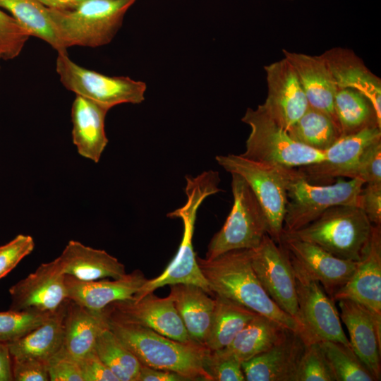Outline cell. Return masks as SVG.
Returning <instances> with one entry per match:
<instances>
[{
	"instance_id": "obj_26",
	"label": "cell",
	"mask_w": 381,
	"mask_h": 381,
	"mask_svg": "<svg viewBox=\"0 0 381 381\" xmlns=\"http://www.w3.org/2000/svg\"><path fill=\"white\" fill-rule=\"evenodd\" d=\"M56 258L64 274L80 280L118 279L126 274L124 265L117 258L104 250L85 246L77 241H68Z\"/></svg>"
},
{
	"instance_id": "obj_39",
	"label": "cell",
	"mask_w": 381,
	"mask_h": 381,
	"mask_svg": "<svg viewBox=\"0 0 381 381\" xmlns=\"http://www.w3.org/2000/svg\"><path fill=\"white\" fill-rule=\"evenodd\" d=\"M30 36L10 15L0 10V56L10 60L17 57Z\"/></svg>"
},
{
	"instance_id": "obj_9",
	"label": "cell",
	"mask_w": 381,
	"mask_h": 381,
	"mask_svg": "<svg viewBox=\"0 0 381 381\" xmlns=\"http://www.w3.org/2000/svg\"><path fill=\"white\" fill-rule=\"evenodd\" d=\"M234 202L221 229L210 241L206 259L211 260L228 251L258 248L267 234L264 212L248 183L231 174Z\"/></svg>"
},
{
	"instance_id": "obj_47",
	"label": "cell",
	"mask_w": 381,
	"mask_h": 381,
	"mask_svg": "<svg viewBox=\"0 0 381 381\" xmlns=\"http://www.w3.org/2000/svg\"><path fill=\"white\" fill-rule=\"evenodd\" d=\"M11 358L7 343L0 342V381L13 380Z\"/></svg>"
},
{
	"instance_id": "obj_15",
	"label": "cell",
	"mask_w": 381,
	"mask_h": 381,
	"mask_svg": "<svg viewBox=\"0 0 381 381\" xmlns=\"http://www.w3.org/2000/svg\"><path fill=\"white\" fill-rule=\"evenodd\" d=\"M264 68L268 91L261 105L267 114L287 131L308 109L307 98L294 68L284 58Z\"/></svg>"
},
{
	"instance_id": "obj_36",
	"label": "cell",
	"mask_w": 381,
	"mask_h": 381,
	"mask_svg": "<svg viewBox=\"0 0 381 381\" xmlns=\"http://www.w3.org/2000/svg\"><path fill=\"white\" fill-rule=\"evenodd\" d=\"M52 313L35 309L0 312V342L18 340L42 324Z\"/></svg>"
},
{
	"instance_id": "obj_49",
	"label": "cell",
	"mask_w": 381,
	"mask_h": 381,
	"mask_svg": "<svg viewBox=\"0 0 381 381\" xmlns=\"http://www.w3.org/2000/svg\"><path fill=\"white\" fill-rule=\"evenodd\" d=\"M0 59H1V56H0Z\"/></svg>"
},
{
	"instance_id": "obj_12",
	"label": "cell",
	"mask_w": 381,
	"mask_h": 381,
	"mask_svg": "<svg viewBox=\"0 0 381 381\" xmlns=\"http://www.w3.org/2000/svg\"><path fill=\"white\" fill-rule=\"evenodd\" d=\"M250 258L254 272L268 296L301 326L295 276L286 248L266 234L260 246L250 249Z\"/></svg>"
},
{
	"instance_id": "obj_27",
	"label": "cell",
	"mask_w": 381,
	"mask_h": 381,
	"mask_svg": "<svg viewBox=\"0 0 381 381\" xmlns=\"http://www.w3.org/2000/svg\"><path fill=\"white\" fill-rule=\"evenodd\" d=\"M174 305L190 337L205 346L208 334L214 298L201 287L188 284L169 285Z\"/></svg>"
},
{
	"instance_id": "obj_8",
	"label": "cell",
	"mask_w": 381,
	"mask_h": 381,
	"mask_svg": "<svg viewBox=\"0 0 381 381\" xmlns=\"http://www.w3.org/2000/svg\"><path fill=\"white\" fill-rule=\"evenodd\" d=\"M217 163L248 183L260 203L267 223V234L281 243L287 202L286 184L292 168L256 162L241 155H217Z\"/></svg>"
},
{
	"instance_id": "obj_38",
	"label": "cell",
	"mask_w": 381,
	"mask_h": 381,
	"mask_svg": "<svg viewBox=\"0 0 381 381\" xmlns=\"http://www.w3.org/2000/svg\"><path fill=\"white\" fill-rule=\"evenodd\" d=\"M203 368L211 381H244L241 362L225 349L209 350Z\"/></svg>"
},
{
	"instance_id": "obj_43",
	"label": "cell",
	"mask_w": 381,
	"mask_h": 381,
	"mask_svg": "<svg viewBox=\"0 0 381 381\" xmlns=\"http://www.w3.org/2000/svg\"><path fill=\"white\" fill-rule=\"evenodd\" d=\"M12 373L16 381L49 380L47 363L35 358H12Z\"/></svg>"
},
{
	"instance_id": "obj_31",
	"label": "cell",
	"mask_w": 381,
	"mask_h": 381,
	"mask_svg": "<svg viewBox=\"0 0 381 381\" xmlns=\"http://www.w3.org/2000/svg\"><path fill=\"white\" fill-rule=\"evenodd\" d=\"M334 114L341 136L353 134L365 128H381L376 111L371 102L360 92L338 89L334 105Z\"/></svg>"
},
{
	"instance_id": "obj_10",
	"label": "cell",
	"mask_w": 381,
	"mask_h": 381,
	"mask_svg": "<svg viewBox=\"0 0 381 381\" xmlns=\"http://www.w3.org/2000/svg\"><path fill=\"white\" fill-rule=\"evenodd\" d=\"M56 71L66 89L109 109L121 104H136L145 100V83L85 68L72 61L67 52L58 53Z\"/></svg>"
},
{
	"instance_id": "obj_42",
	"label": "cell",
	"mask_w": 381,
	"mask_h": 381,
	"mask_svg": "<svg viewBox=\"0 0 381 381\" xmlns=\"http://www.w3.org/2000/svg\"><path fill=\"white\" fill-rule=\"evenodd\" d=\"M51 381H84L79 363L62 348L47 362Z\"/></svg>"
},
{
	"instance_id": "obj_7",
	"label": "cell",
	"mask_w": 381,
	"mask_h": 381,
	"mask_svg": "<svg viewBox=\"0 0 381 381\" xmlns=\"http://www.w3.org/2000/svg\"><path fill=\"white\" fill-rule=\"evenodd\" d=\"M241 121L250 128L246 150L241 155L252 161L285 168H298L324 159V152L293 140L261 104L248 108Z\"/></svg>"
},
{
	"instance_id": "obj_2",
	"label": "cell",
	"mask_w": 381,
	"mask_h": 381,
	"mask_svg": "<svg viewBox=\"0 0 381 381\" xmlns=\"http://www.w3.org/2000/svg\"><path fill=\"white\" fill-rule=\"evenodd\" d=\"M186 179V202L180 208L167 214L169 217L180 218L183 224V233L179 250L160 275L145 282L132 298L134 300L153 293L162 286L176 284H193L212 294L197 262L193 246V236L200 205L206 198L222 190L218 187L220 178L217 171L209 170L196 177L188 175Z\"/></svg>"
},
{
	"instance_id": "obj_3",
	"label": "cell",
	"mask_w": 381,
	"mask_h": 381,
	"mask_svg": "<svg viewBox=\"0 0 381 381\" xmlns=\"http://www.w3.org/2000/svg\"><path fill=\"white\" fill-rule=\"evenodd\" d=\"M109 328L141 365L175 372L188 380L211 381L203 368L209 351L205 346L180 342L135 324L109 320Z\"/></svg>"
},
{
	"instance_id": "obj_44",
	"label": "cell",
	"mask_w": 381,
	"mask_h": 381,
	"mask_svg": "<svg viewBox=\"0 0 381 381\" xmlns=\"http://www.w3.org/2000/svg\"><path fill=\"white\" fill-rule=\"evenodd\" d=\"M365 185L360 194L359 207L373 225H381V183Z\"/></svg>"
},
{
	"instance_id": "obj_4",
	"label": "cell",
	"mask_w": 381,
	"mask_h": 381,
	"mask_svg": "<svg viewBox=\"0 0 381 381\" xmlns=\"http://www.w3.org/2000/svg\"><path fill=\"white\" fill-rule=\"evenodd\" d=\"M137 0H84L69 10L47 8L62 48L98 47L111 42Z\"/></svg>"
},
{
	"instance_id": "obj_45",
	"label": "cell",
	"mask_w": 381,
	"mask_h": 381,
	"mask_svg": "<svg viewBox=\"0 0 381 381\" xmlns=\"http://www.w3.org/2000/svg\"><path fill=\"white\" fill-rule=\"evenodd\" d=\"M84 381H119L95 350L78 361Z\"/></svg>"
},
{
	"instance_id": "obj_5",
	"label": "cell",
	"mask_w": 381,
	"mask_h": 381,
	"mask_svg": "<svg viewBox=\"0 0 381 381\" xmlns=\"http://www.w3.org/2000/svg\"><path fill=\"white\" fill-rule=\"evenodd\" d=\"M372 228L360 207L335 205L304 227L282 234L315 243L337 258L358 261L368 243Z\"/></svg>"
},
{
	"instance_id": "obj_19",
	"label": "cell",
	"mask_w": 381,
	"mask_h": 381,
	"mask_svg": "<svg viewBox=\"0 0 381 381\" xmlns=\"http://www.w3.org/2000/svg\"><path fill=\"white\" fill-rule=\"evenodd\" d=\"M339 301V317L350 336L349 342L355 353L374 375L381 376V315L356 301Z\"/></svg>"
},
{
	"instance_id": "obj_40",
	"label": "cell",
	"mask_w": 381,
	"mask_h": 381,
	"mask_svg": "<svg viewBox=\"0 0 381 381\" xmlns=\"http://www.w3.org/2000/svg\"><path fill=\"white\" fill-rule=\"evenodd\" d=\"M35 248L33 238L19 234L0 246V279L9 273Z\"/></svg>"
},
{
	"instance_id": "obj_22",
	"label": "cell",
	"mask_w": 381,
	"mask_h": 381,
	"mask_svg": "<svg viewBox=\"0 0 381 381\" xmlns=\"http://www.w3.org/2000/svg\"><path fill=\"white\" fill-rule=\"evenodd\" d=\"M282 52L298 77L309 106L325 113L338 125L334 109L338 87L322 56Z\"/></svg>"
},
{
	"instance_id": "obj_35",
	"label": "cell",
	"mask_w": 381,
	"mask_h": 381,
	"mask_svg": "<svg viewBox=\"0 0 381 381\" xmlns=\"http://www.w3.org/2000/svg\"><path fill=\"white\" fill-rule=\"evenodd\" d=\"M319 344L336 381H375L374 375L355 353L351 346L325 340Z\"/></svg>"
},
{
	"instance_id": "obj_24",
	"label": "cell",
	"mask_w": 381,
	"mask_h": 381,
	"mask_svg": "<svg viewBox=\"0 0 381 381\" xmlns=\"http://www.w3.org/2000/svg\"><path fill=\"white\" fill-rule=\"evenodd\" d=\"M109 108L76 95L71 107L72 138L80 155L98 162L108 139L104 122Z\"/></svg>"
},
{
	"instance_id": "obj_29",
	"label": "cell",
	"mask_w": 381,
	"mask_h": 381,
	"mask_svg": "<svg viewBox=\"0 0 381 381\" xmlns=\"http://www.w3.org/2000/svg\"><path fill=\"white\" fill-rule=\"evenodd\" d=\"M289 330L274 320L257 314L224 349L242 363L272 348L285 337Z\"/></svg>"
},
{
	"instance_id": "obj_48",
	"label": "cell",
	"mask_w": 381,
	"mask_h": 381,
	"mask_svg": "<svg viewBox=\"0 0 381 381\" xmlns=\"http://www.w3.org/2000/svg\"><path fill=\"white\" fill-rule=\"evenodd\" d=\"M44 7L54 10H69L78 6L84 0H36Z\"/></svg>"
},
{
	"instance_id": "obj_16",
	"label": "cell",
	"mask_w": 381,
	"mask_h": 381,
	"mask_svg": "<svg viewBox=\"0 0 381 381\" xmlns=\"http://www.w3.org/2000/svg\"><path fill=\"white\" fill-rule=\"evenodd\" d=\"M10 309L55 312L67 298L65 274L57 258L41 264L9 289Z\"/></svg>"
},
{
	"instance_id": "obj_34",
	"label": "cell",
	"mask_w": 381,
	"mask_h": 381,
	"mask_svg": "<svg viewBox=\"0 0 381 381\" xmlns=\"http://www.w3.org/2000/svg\"><path fill=\"white\" fill-rule=\"evenodd\" d=\"M94 350L119 381H138L141 363L109 327L97 337Z\"/></svg>"
},
{
	"instance_id": "obj_11",
	"label": "cell",
	"mask_w": 381,
	"mask_h": 381,
	"mask_svg": "<svg viewBox=\"0 0 381 381\" xmlns=\"http://www.w3.org/2000/svg\"><path fill=\"white\" fill-rule=\"evenodd\" d=\"M296 280L297 303L306 344L334 341L351 346L341 323L334 301L289 254Z\"/></svg>"
},
{
	"instance_id": "obj_13",
	"label": "cell",
	"mask_w": 381,
	"mask_h": 381,
	"mask_svg": "<svg viewBox=\"0 0 381 381\" xmlns=\"http://www.w3.org/2000/svg\"><path fill=\"white\" fill-rule=\"evenodd\" d=\"M105 309L110 320L148 327L180 342H195L188 335L169 295L159 298L150 293L138 300L114 301Z\"/></svg>"
},
{
	"instance_id": "obj_33",
	"label": "cell",
	"mask_w": 381,
	"mask_h": 381,
	"mask_svg": "<svg viewBox=\"0 0 381 381\" xmlns=\"http://www.w3.org/2000/svg\"><path fill=\"white\" fill-rule=\"evenodd\" d=\"M0 7L6 9L30 36L49 44L58 53L67 52L55 35L47 8L36 0H0Z\"/></svg>"
},
{
	"instance_id": "obj_1",
	"label": "cell",
	"mask_w": 381,
	"mask_h": 381,
	"mask_svg": "<svg viewBox=\"0 0 381 381\" xmlns=\"http://www.w3.org/2000/svg\"><path fill=\"white\" fill-rule=\"evenodd\" d=\"M196 260L212 294L269 318L303 339L298 322L271 299L260 284L252 266L250 249L228 251L211 260L199 257Z\"/></svg>"
},
{
	"instance_id": "obj_23",
	"label": "cell",
	"mask_w": 381,
	"mask_h": 381,
	"mask_svg": "<svg viewBox=\"0 0 381 381\" xmlns=\"http://www.w3.org/2000/svg\"><path fill=\"white\" fill-rule=\"evenodd\" d=\"M338 89L351 88L364 95L381 121V80L352 50L334 47L320 54Z\"/></svg>"
},
{
	"instance_id": "obj_20",
	"label": "cell",
	"mask_w": 381,
	"mask_h": 381,
	"mask_svg": "<svg viewBox=\"0 0 381 381\" xmlns=\"http://www.w3.org/2000/svg\"><path fill=\"white\" fill-rule=\"evenodd\" d=\"M306 346L301 336L289 329L272 348L241 363L245 380L294 381Z\"/></svg>"
},
{
	"instance_id": "obj_6",
	"label": "cell",
	"mask_w": 381,
	"mask_h": 381,
	"mask_svg": "<svg viewBox=\"0 0 381 381\" xmlns=\"http://www.w3.org/2000/svg\"><path fill=\"white\" fill-rule=\"evenodd\" d=\"M364 184L358 178L344 180L341 177L329 184H313L297 168H292L286 184L287 202L283 232H292L304 227L332 206L359 207Z\"/></svg>"
},
{
	"instance_id": "obj_41",
	"label": "cell",
	"mask_w": 381,
	"mask_h": 381,
	"mask_svg": "<svg viewBox=\"0 0 381 381\" xmlns=\"http://www.w3.org/2000/svg\"><path fill=\"white\" fill-rule=\"evenodd\" d=\"M353 178L365 182L381 183V139L370 144L361 154Z\"/></svg>"
},
{
	"instance_id": "obj_14",
	"label": "cell",
	"mask_w": 381,
	"mask_h": 381,
	"mask_svg": "<svg viewBox=\"0 0 381 381\" xmlns=\"http://www.w3.org/2000/svg\"><path fill=\"white\" fill-rule=\"evenodd\" d=\"M381 139V128L375 126L353 134L341 136L324 151V159L297 168L310 183L329 184L337 178L353 179L356 164L363 150Z\"/></svg>"
},
{
	"instance_id": "obj_46",
	"label": "cell",
	"mask_w": 381,
	"mask_h": 381,
	"mask_svg": "<svg viewBox=\"0 0 381 381\" xmlns=\"http://www.w3.org/2000/svg\"><path fill=\"white\" fill-rule=\"evenodd\" d=\"M181 375L141 365L138 381H188Z\"/></svg>"
},
{
	"instance_id": "obj_18",
	"label": "cell",
	"mask_w": 381,
	"mask_h": 381,
	"mask_svg": "<svg viewBox=\"0 0 381 381\" xmlns=\"http://www.w3.org/2000/svg\"><path fill=\"white\" fill-rule=\"evenodd\" d=\"M381 225H373L368 243L349 280L332 299H348L381 315Z\"/></svg>"
},
{
	"instance_id": "obj_32",
	"label": "cell",
	"mask_w": 381,
	"mask_h": 381,
	"mask_svg": "<svg viewBox=\"0 0 381 381\" xmlns=\"http://www.w3.org/2000/svg\"><path fill=\"white\" fill-rule=\"evenodd\" d=\"M287 133L295 141L322 152L341 136L339 126L329 116L310 106Z\"/></svg>"
},
{
	"instance_id": "obj_28",
	"label": "cell",
	"mask_w": 381,
	"mask_h": 381,
	"mask_svg": "<svg viewBox=\"0 0 381 381\" xmlns=\"http://www.w3.org/2000/svg\"><path fill=\"white\" fill-rule=\"evenodd\" d=\"M67 300L42 324L18 340L7 343L12 358H35L47 363L61 349Z\"/></svg>"
},
{
	"instance_id": "obj_25",
	"label": "cell",
	"mask_w": 381,
	"mask_h": 381,
	"mask_svg": "<svg viewBox=\"0 0 381 381\" xmlns=\"http://www.w3.org/2000/svg\"><path fill=\"white\" fill-rule=\"evenodd\" d=\"M108 327L109 318L105 308L92 310L68 299L62 349L78 361L94 351L97 337Z\"/></svg>"
},
{
	"instance_id": "obj_37",
	"label": "cell",
	"mask_w": 381,
	"mask_h": 381,
	"mask_svg": "<svg viewBox=\"0 0 381 381\" xmlns=\"http://www.w3.org/2000/svg\"><path fill=\"white\" fill-rule=\"evenodd\" d=\"M294 381H336L319 341L306 344Z\"/></svg>"
},
{
	"instance_id": "obj_17",
	"label": "cell",
	"mask_w": 381,
	"mask_h": 381,
	"mask_svg": "<svg viewBox=\"0 0 381 381\" xmlns=\"http://www.w3.org/2000/svg\"><path fill=\"white\" fill-rule=\"evenodd\" d=\"M302 267L333 298L353 275L357 261L334 256L319 246L282 234L280 243Z\"/></svg>"
},
{
	"instance_id": "obj_30",
	"label": "cell",
	"mask_w": 381,
	"mask_h": 381,
	"mask_svg": "<svg viewBox=\"0 0 381 381\" xmlns=\"http://www.w3.org/2000/svg\"><path fill=\"white\" fill-rule=\"evenodd\" d=\"M214 307L205 346L210 351L229 346L257 313L231 300L214 295Z\"/></svg>"
},
{
	"instance_id": "obj_21",
	"label": "cell",
	"mask_w": 381,
	"mask_h": 381,
	"mask_svg": "<svg viewBox=\"0 0 381 381\" xmlns=\"http://www.w3.org/2000/svg\"><path fill=\"white\" fill-rule=\"evenodd\" d=\"M147 280L139 270L112 280L83 281L65 274L68 299L95 310L114 301L131 299Z\"/></svg>"
}]
</instances>
